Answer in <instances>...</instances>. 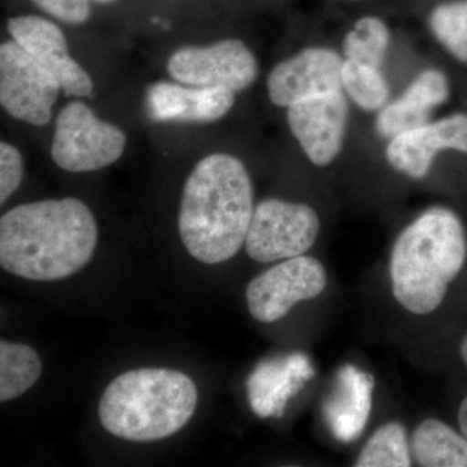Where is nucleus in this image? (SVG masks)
Returning <instances> with one entry per match:
<instances>
[{"mask_svg": "<svg viewBox=\"0 0 467 467\" xmlns=\"http://www.w3.org/2000/svg\"><path fill=\"white\" fill-rule=\"evenodd\" d=\"M97 243L94 214L75 198L21 204L0 220V265L29 281L76 275L90 263Z\"/></svg>", "mask_w": 467, "mask_h": 467, "instance_id": "f257e3e1", "label": "nucleus"}, {"mask_svg": "<svg viewBox=\"0 0 467 467\" xmlns=\"http://www.w3.org/2000/svg\"><path fill=\"white\" fill-rule=\"evenodd\" d=\"M254 211V189L242 161L225 153L207 156L184 183L178 218L184 247L208 265L232 259L245 243Z\"/></svg>", "mask_w": 467, "mask_h": 467, "instance_id": "f03ea898", "label": "nucleus"}, {"mask_svg": "<svg viewBox=\"0 0 467 467\" xmlns=\"http://www.w3.org/2000/svg\"><path fill=\"white\" fill-rule=\"evenodd\" d=\"M466 254L459 217L450 209H429L393 245L389 273L396 300L414 315L434 312L465 265Z\"/></svg>", "mask_w": 467, "mask_h": 467, "instance_id": "7ed1b4c3", "label": "nucleus"}, {"mask_svg": "<svg viewBox=\"0 0 467 467\" xmlns=\"http://www.w3.org/2000/svg\"><path fill=\"white\" fill-rule=\"evenodd\" d=\"M198 389L171 368L126 371L107 387L99 404L101 426L117 438L156 441L177 434L192 420Z\"/></svg>", "mask_w": 467, "mask_h": 467, "instance_id": "20e7f679", "label": "nucleus"}, {"mask_svg": "<svg viewBox=\"0 0 467 467\" xmlns=\"http://www.w3.org/2000/svg\"><path fill=\"white\" fill-rule=\"evenodd\" d=\"M125 146L119 128L101 121L86 104L73 101L58 113L51 155L64 171L85 173L113 164Z\"/></svg>", "mask_w": 467, "mask_h": 467, "instance_id": "39448f33", "label": "nucleus"}, {"mask_svg": "<svg viewBox=\"0 0 467 467\" xmlns=\"http://www.w3.org/2000/svg\"><path fill=\"white\" fill-rule=\"evenodd\" d=\"M318 233L319 218L309 205L267 199L254 208L245 251L259 263L292 259L308 252Z\"/></svg>", "mask_w": 467, "mask_h": 467, "instance_id": "423d86ee", "label": "nucleus"}, {"mask_svg": "<svg viewBox=\"0 0 467 467\" xmlns=\"http://www.w3.org/2000/svg\"><path fill=\"white\" fill-rule=\"evenodd\" d=\"M61 86L16 42L0 46V101L8 115L30 125L50 121Z\"/></svg>", "mask_w": 467, "mask_h": 467, "instance_id": "0eeeda50", "label": "nucleus"}, {"mask_svg": "<svg viewBox=\"0 0 467 467\" xmlns=\"http://www.w3.org/2000/svg\"><path fill=\"white\" fill-rule=\"evenodd\" d=\"M168 70L181 84L225 88L234 92L250 88L259 75L256 57L239 39H225L207 47L180 48L169 58Z\"/></svg>", "mask_w": 467, "mask_h": 467, "instance_id": "6e6552de", "label": "nucleus"}, {"mask_svg": "<svg viewBox=\"0 0 467 467\" xmlns=\"http://www.w3.org/2000/svg\"><path fill=\"white\" fill-rule=\"evenodd\" d=\"M327 285L325 267L309 256L287 259L252 279L245 300L252 317L263 324L284 318L294 306L315 299Z\"/></svg>", "mask_w": 467, "mask_h": 467, "instance_id": "1a4fd4ad", "label": "nucleus"}, {"mask_svg": "<svg viewBox=\"0 0 467 467\" xmlns=\"http://www.w3.org/2000/svg\"><path fill=\"white\" fill-rule=\"evenodd\" d=\"M287 119L292 134L313 164L326 167L339 155L348 121V106L342 90L288 107Z\"/></svg>", "mask_w": 467, "mask_h": 467, "instance_id": "9d476101", "label": "nucleus"}, {"mask_svg": "<svg viewBox=\"0 0 467 467\" xmlns=\"http://www.w3.org/2000/svg\"><path fill=\"white\" fill-rule=\"evenodd\" d=\"M343 63L342 57L328 48L310 47L299 52L270 72V100L288 109L299 101L342 90Z\"/></svg>", "mask_w": 467, "mask_h": 467, "instance_id": "9b49d317", "label": "nucleus"}, {"mask_svg": "<svg viewBox=\"0 0 467 467\" xmlns=\"http://www.w3.org/2000/svg\"><path fill=\"white\" fill-rule=\"evenodd\" d=\"M14 41L57 79L67 95L88 97L92 92L90 76L73 60L60 27L47 18L26 15L8 20Z\"/></svg>", "mask_w": 467, "mask_h": 467, "instance_id": "f8f14e48", "label": "nucleus"}, {"mask_svg": "<svg viewBox=\"0 0 467 467\" xmlns=\"http://www.w3.org/2000/svg\"><path fill=\"white\" fill-rule=\"evenodd\" d=\"M467 153V116L454 115L392 138L387 159L396 171L413 178L429 173L441 150Z\"/></svg>", "mask_w": 467, "mask_h": 467, "instance_id": "ddd939ff", "label": "nucleus"}, {"mask_svg": "<svg viewBox=\"0 0 467 467\" xmlns=\"http://www.w3.org/2000/svg\"><path fill=\"white\" fill-rule=\"evenodd\" d=\"M234 94L225 88H184L159 82L147 92V107L155 121L213 122L233 109Z\"/></svg>", "mask_w": 467, "mask_h": 467, "instance_id": "4468645a", "label": "nucleus"}, {"mask_svg": "<svg viewBox=\"0 0 467 467\" xmlns=\"http://www.w3.org/2000/svg\"><path fill=\"white\" fill-rule=\"evenodd\" d=\"M313 376L315 368L303 353L261 362L247 380L252 410L261 418L281 417L287 401Z\"/></svg>", "mask_w": 467, "mask_h": 467, "instance_id": "2eb2a0df", "label": "nucleus"}, {"mask_svg": "<svg viewBox=\"0 0 467 467\" xmlns=\"http://www.w3.org/2000/svg\"><path fill=\"white\" fill-rule=\"evenodd\" d=\"M374 378L346 365L337 371L334 391L324 402V416L331 434L339 441H355L364 431L371 410Z\"/></svg>", "mask_w": 467, "mask_h": 467, "instance_id": "dca6fc26", "label": "nucleus"}, {"mask_svg": "<svg viewBox=\"0 0 467 467\" xmlns=\"http://www.w3.org/2000/svg\"><path fill=\"white\" fill-rule=\"evenodd\" d=\"M411 454L423 467H467V439L441 420L430 418L414 431Z\"/></svg>", "mask_w": 467, "mask_h": 467, "instance_id": "f3484780", "label": "nucleus"}, {"mask_svg": "<svg viewBox=\"0 0 467 467\" xmlns=\"http://www.w3.org/2000/svg\"><path fill=\"white\" fill-rule=\"evenodd\" d=\"M42 361L26 344L0 342V401L20 398L38 382Z\"/></svg>", "mask_w": 467, "mask_h": 467, "instance_id": "a211bd4d", "label": "nucleus"}, {"mask_svg": "<svg viewBox=\"0 0 467 467\" xmlns=\"http://www.w3.org/2000/svg\"><path fill=\"white\" fill-rule=\"evenodd\" d=\"M411 465L407 430L389 422L374 432L362 448L356 467H409Z\"/></svg>", "mask_w": 467, "mask_h": 467, "instance_id": "6ab92c4d", "label": "nucleus"}, {"mask_svg": "<svg viewBox=\"0 0 467 467\" xmlns=\"http://www.w3.org/2000/svg\"><path fill=\"white\" fill-rule=\"evenodd\" d=\"M389 43V30L383 20L365 16L356 21L343 42L347 60L380 67Z\"/></svg>", "mask_w": 467, "mask_h": 467, "instance_id": "aec40b11", "label": "nucleus"}, {"mask_svg": "<svg viewBox=\"0 0 467 467\" xmlns=\"http://www.w3.org/2000/svg\"><path fill=\"white\" fill-rule=\"evenodd\" d=\"M342 85L359 109H382L389 101V85L380 73V67L346 60L342 67Z\"/></svg>", "mask_w": 467, "mask_h": 467, "instance_id": "412c9836", "label": "nucleus"}, {"mask_svg": "<svg viewBox=\"0 0 467 467\" xmlns=\"http://www.w3.org/2000/svg\"><path fill=\"white\" fill-rule=\"evenodd\" d=\"M429 24L436 39L457 60L467 63V0L436 5L430 14Z\"/></svg>", "mask_w": 467, "mask_h": 467, "instance_id": "4be33fe9", "label": "nucleus"}, {"mask_svg": "<svg viewBox=\"0 0 467 467\" xmlns=\"http://www.w3.org/2000/svg\"><path fill=\"white\" fill-rule=\"evenodd\" d=\"M430 109L401 95L386 104L377 119V130L386 138H395L409 130L429 124Z\"/></svg>", "mask_w": 467, "mask_h": 467, "instance_id": "5701e85b", "label": "nucleus"}, {"mask_svg": "<svg viewBox=\"0 0 467 467\" xmlns=\"http://www.w3.org/2000/svg\"><path fill=\"white\" fill-rule=\"evenodd\" d=\"M405 98L431 110L450 97L447 77L439 69H426L405 90Z\"/></svg>", "mask_w": 467, "mask_h": 467, "instance_id": "b1692460", "label": "nucleus"}, {"mask_svg": "<svg viewBox=\"0 0 467 467\" xmlns=\"http://www.w3.org/2000/svg\"><path fill=\"white\" fill-rule=\"evenodd\" d=\"M24 162L11 144H0V204H5L23 181Z\"/></svg>", "mask_w": 467, "mask_h": 467, "instance_id": "393cba45", "label": "nucleus"}, {"mask_svg": "<svg viewBox=\"0 0 467 467\" xmlns=\"http://www.w3.org/2000/svg\"><path fill=\"white\" fill-rule=\"evenodd\" d=\"M36 7L63 23L79 26L90 18V0H32Z\"/></svg>", "mask_w": 467, "mask_h": 467, "instance_id": "a878e982", "label": "nucleus"}, {"mask_svg": "<svg viewBox=\"0 0 467 467\" xmlns=\"http://www.w3.org/2000/svg\"><path fill=\"white\" fill-rule=\"evenodd\" d=\"M459 425L463 436L467 439V396L460 405Z\"/></svg>", "mask_w": 467, "mask_h": 467, "instance_id": "bb28decb", "label": "nucleus"}, {"mask_svg": "<svg viewBox=\"0 0 467 467\" xmlns=\"http://www.w3.org/2000/svg\"><path fill=\"white\" fill-rule=\"evenodd\" d=\"M460 353L461 358H462L463 362L467 365V335L463 337L462 342H461L460 346Z\"/></svg>", "mask_w": 467, "mask_h": 467, "instance_id": "cd10ccee", "label": "nucleus"}, {"mask_svg": "<svg viewBox=\"0 0 467 467\" xmlns=\"http://www.w3.org/2000/svg\"><path fill=\"white\" fill-rule=\"evenodd\" d=\"M92 2L103 3V5H109V3L116 2V0H92Z\"/></svg>", "mask_w": 467, "mask_h": 467, "instance_id": "c85d7f7f", "label": "nucleus"}]
</instances>
